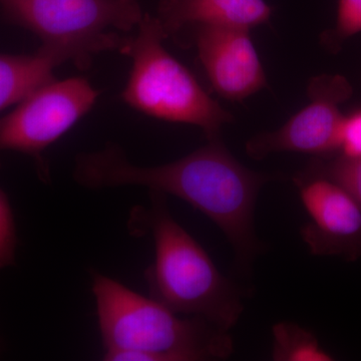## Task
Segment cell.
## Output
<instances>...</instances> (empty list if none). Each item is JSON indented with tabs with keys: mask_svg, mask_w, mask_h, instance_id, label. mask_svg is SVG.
I'll return each mask as SVG.
<instances>
[{
	"mask_svg": "<svg viewBox=\"0 0 361 361\" xmlns=\"http://www.w3.org/2000/svg\"><path fill=\"white\" fill-rule=\"evenodd\" d=\"M272 358L275 361H330L312 332L292 322H279L272 329Z\"/></svg>",
	"mask_w": 361,
	"mask_h": 361,
	"instance_id": "12",
	"label": "cell"
},
{
	"mask_svg": "<svg viewBox=\"0 0 361 361\" xmlns=\"http://www.w3.org/2000/svg\"><path fill=\"white\" fill-rule=\"evenodd\" d=\"M7 20L85 70L97 54H123L141 23L140 0H0Z\"/></svg>",
	"mask_w": 361,
	"mask_h": 361,
	"instance_id": "5",
	"label": "cell"
},
{
	"mask_svg": "<svg viewBox=\"0 0 361 361\" xmlns=\"http://www.w3.org/2000/svg\"><path fill=\"white\" fill-rule=\"evenodd\" d=\"M73 178L85 189L145 187L186 202L222 230L243 270H250L262 248L254 213L259 191L271 178L242 165L220 137L179 160L152 167L135 165L122 148L108 144L78 154Z\"/></svg>",
	"mask_w": 361,
	"mask_h": 361,
	"instance_id": "1",
	"label": "cell"
},
{
	"mask_svg": "<svg viewBox=\"0 0 361 361\" xmlns=\"http://www.w3.org/2000/svg\"><path fill=\"white\" fill-rule=\"evenodd\" d=\"M361 32V0H338L334 27L323 32L322 44L336 52L350 37Z\"/></svg>",
	"mask_w": 361,
	"mask_h": 361,
	"instance_id": "14",
	"label": "cell"
},
{
	"mask_svg": "<svg viewBox=\"0 0 361 361\" xmlns=\"http://www.w3.org/2000/svg\"><path fill=\"white\" fill-rule=\"evenodd\" d=\"M106 361L220 360L231 356L229 331L201 317L182 318L152 297L92 273Z\"/></svg>",
	"mask_w": 361,
	"mask_h": 361,
	"instance_id": "2",
	"label": "cell"
},
{
	"mask_svg": "<svg viewBox=\"0 0 361 361\" xmlns=\"http://www.w3.org/2000/svg\"><path fill=\"white\" fill-rule=\"evenodd\" d=\"M99 94L84 78H54L0 116V153L16 151L32 157L40 177L49 180L44 152L94 108Z\"/></svg>",
	"mask_w": 361,
	"mask_h": 361,
	"instance_id": "6",
	"label": "cell"
},
{
	"mask_svg": "<svg viewBox=\"0 0 361 361\" xmlns=\"http://www.w3.org/2000/svg\"><path fill=\"white\" fill-rule=\"evenodd\" d=\"M66 63V52L44 44L32 54H0V113L54 80V70Z\"/></svg>",
	"mask_w": 361,
	"mask_h": 361,
	"instance_id": "11",
	"label": "cell"
},
{
	"mask_svg": "<svg viewBox=\"0 0 361 361\" xmlns=\"http://www.w3.org/2000/svg\"><path fill=\"white\" fill-rule=\"evenodd\" d=\"M149 208L134 213L135 231L149 232L155 260L145 272L149 297L177 314L196 316L220 329H233L244 310L236 287L174 219L166 195L149 191Z\"/></svg>",
	"mask_w": 361,
	"mask_h": 361,
	"instance_id": "3",
	"label": "cell"
},
{
	"mask_svg": "<svg viewBox=\"0 0 361 361\" xmlns=\"http://www.w3.org/2000/svg\"><path fill=\"white\" fill-rule=\"evenodd\" d=\"M336 154L346 158H361V109L344 116Z\"/></svg>",
	"mask_w": 361,
	"mask_h": 361,
	"instance_id": "16",
	"label": "cell"
},
{
	"mask_svg": "<svg viewBox=\"0 0 361 361\" xmlns=\"http://www.w3.org/2000/svg\"><path fill=\"white\" fill-rule=\"evenodd\" d=\"M310 221L301 238L315 256L361 259V206L339 185L322 176L300 172L294 178Z\"/></svg>",
	"mask_w": 361,
	"mask_h": 361,
	"instance_id": "8",
	"label": "cell"
},
{
	"mask_svg": "<svg viewBox=\"0 0 361 361\" xmlns=\"http://www.w3.org/2000/svg\"><path fill=\"white\" fill-rule=\"evenodd\" d=\"M195 44L211 85L224 99L244 101L267 85L250 30L199 25Z\"/></svg>",
	"mask_w": 361,
	"mask_h": 361,
	"instance_id": "9",
	"label": "cell"
},
{
	"mask_svg": "<svg viewBox=\"0 0 361 361\" xmlns=\"http://www.w3.org/2000/svg\"><path fill=\"white\" fill-rule=\"evenodd\" d=\"M123 56L132 59L123 101L144 115L200 128L208 140L234 120L209 96L193 73L164 47L167 39L157 16L145 13Z\"/></svg>",
	"mask_w": 361,
	"mask_h": 361,
	"instance_id": "4",
	"label": "cell"
},
{
	"mask_svg": "<svg viewBox=\"0 0 361 361\" xmlns=\"http://www.w3.org/2000/svg\"><path fill=\"white\" fill-rule=\"evenodd\" d=\"M271 14L266 0H161L157 18L168 39L190 25L251 30Z\"/></svg>",
	"mask_w": 361,
	"mask_h": 361,
	"instance_id": "10",
	"label": "cell"
},
{
	"mask_svg": "<svg viewBox=\"0 0 361 361\" xmlns=\"http://www.w3.org/2000/svg\"><path fill=\"white\" fill-rule=\"evenodd\" d=\"M302 172L334 180L361 206V158H346L339 154L316 157Z\"/></svg>",
	"mask_w": 361,
	"mask_h": 361,
	"instance_id": "13",
	"label": "cell"
},
{
	"mask_svg": "<svg viewBox=\"0 0 361 361\" xmlns=\"http://www.w3.org/2000/svg\"><path fill=\"white\" fill-rule=\"evenodd\" d=\"M16 231L13 210L6 194L0 189V270L14 264Z\"/></svg>",
	"mask_w": 361,
	"mask_h": 361,
	"instance_id": "15",
	"label": "cell"
},
{
	"mask_svg": "<svg viewBox=\"0 0 361 361\" xmlns=\"http://www.w3.org/2000/svg\"><path fill=\"white\" fill-rule=\"evenodd\" d=\"M353 87L341 75H322L310 80V103L291 116L280 129L262 133L249 140L247 155L262 160L281 152L310 154L315 157L338 152L339 130L344 115L341 106L350 99Z\"/></svg>",
	"mask_w": 361,
	"mask_h": 361,
	"instance_id": "7",
	"label": "cell"
}]
</instances>
